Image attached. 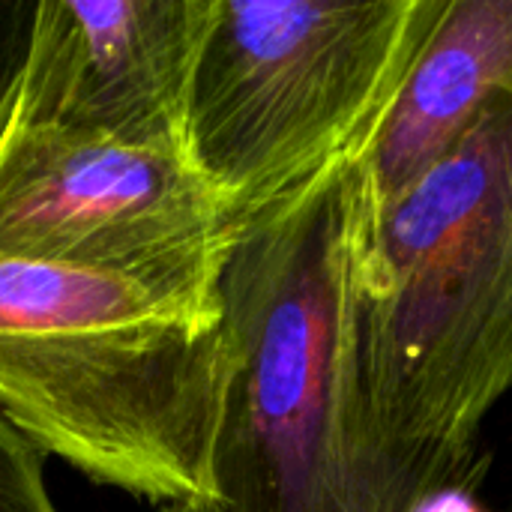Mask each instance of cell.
<instances>
[{
  "label": "cell",
  "instance_id": "cell-1",
  "mask_svg": "<svg viewBox=\"0 0 512 512\" xmlns=\"http://www.w3.org/2000/svg\"><path fill=\"white\" fill-rule=\"evenodd\" d=\"M360 441L381 512L462 492L512 390V93L375 201L354 306Z\"/></svg>",
  "mask_w": 512,
  "mask_h": 512
},
{
  "label": "cell",
  "instance_id": "cell-2",
  "mask_svg": "<svg viewBox=\"0 0 512 512\" xmlns=\"http://www.w3.org/2000/svg\"><path fill=\"white\" fill-rule=\"evenodd\" d=\"M222 297L0 255V417L96 486L219 507Z\"/></svg>",
  "mask_w": 512,
  "mask_h": 512
},
{
  "label": "cell",
  "instance_id": "cell-3",
  "mask_svg": "<svg viewBox=\"0 0 512 512\" xmlns=\"http://www.w3.org/2000/svg\"><path fill=\"white\" fill-rule=\"evenodd\" d=\"M375 189L342 162L234 231L222 273V512H381L369 480L354 306Z\"/></svg>",
  "mask_w": 512,
  "mask_h": 512
},
{
  "label": "cell",
  "instance_id": "cell-4",
  "mask_svg": "<svg viewBox=\"0 0 512 512\" xmlns=\"http://www.w3.org/2000/svg\"><path fill=\"white\" fill-rule=\"evenodd\" d=\"M447 0H216L186 150L228 219L360 162Z\"/></svg>",
  "mask_w": 512,
  "mask_h": 512
},
{
  "label": "cell",
  "instance_id": "cell-5",
  "mask_svg": "<svg viewBox=\"0 0 512 512\" xmlns=\"http://www.w3.org/2000/svg\"><path fill=\"white\" fill-rule=\"evenodd\" d=\"M234 222L186 150H144L9 120L0 255L222 297Z\"/></svg>",
  "mask_w": 512,
  "mask_h": 512
},
{
  "label": "cell",
  "instance_id": "cell-6",
  "mask_svg": "<svg viewBox=\"0 0 512 512\" xmlns=\"http://www.w3.org/2000/svg\"><path fill=\"white\" fill-rule=\"evenodd\" d=\"M213 3L39 0L12 123L186 150L189 90Z\"/></svg>",
  "mask_w": 512,
  "mask_h": 512
},
{
  "label": "cell",
  "instance_id": "cell-7",
  "mask_svg": "<svg viewBox=\"0 0 512 512\" xmlns=\"http://www.w3.org/2000/svg\"><path fill=\"white\" fill-rule=\"evenodd\" d=\"M501 93H512V0H447L360 159L375 201L423 177Z\"/></svg>",
  "mask_w": 512,
  "mask_h": 512
},
{
  "label": "cell",
  "instance_id": "cell-8",
  "mask_svg": "<svg viewBox=\"0 0 512 512\" xmlns=\"http://www.w3.org/2000/svg\"><path fill=\"white\" fill-rule=\"evenodd\" d=\"M0 512H57L42 453L0 417Z\"/></svg>",
  "mask_w": 512,
  "mask_h": 512
},
{
  "label": "cell",
  "instance_id": "cell-9",
  "mask_svg": "<svg viewBox=\"0 0 512 512\" xmlns=\"http://www.w3.org/2000/svg\"><path fill=\"white\" fill-rule=\"evenodd\" d=\"M39 0H0V135L6 132L30 54Z\"/></svg>",
  "mask_w": 512,
  "mask_h": 512
},
{
  "label": "cell",
  "instance_id": "cell-10",
  "mask_svg": "<svg viewBox=\"0 0 512 512\" xmlns=\"http://www.w3.org/2000/svg\"><path fill=\"white\" fill-rule=\"evenodd\" d=\"M156 512H222L219 507H207V504H177V507H162Z\"/></svg>",
  "mask_w": 512,
  "mask_h": 512
},
{
  "label": "cell",
  "instance_id": "cell-11",
  "mask_svg": "<svg viewBox=\"0 0 512 512\" xmlns=\"http://www.w3.org/2000/svg\"><path fill=\"white\" fill-rule=\"evenodd\" d=\"M510 512H512V510H510Z\"/></svg>",
  "mask_w": 512,
  "mask_h": 512
}]
</instances>
